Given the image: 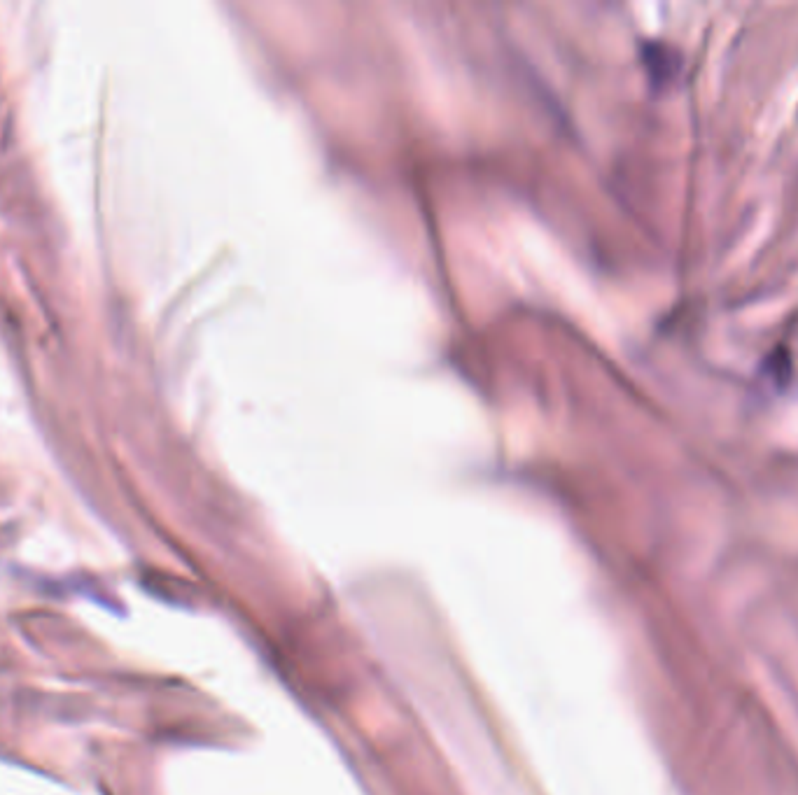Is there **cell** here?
I'll use <instances>...</instances> for the list:
<instances>
[{
	"instance_id": "1",
	"label": "cell",
	"mask_w": 798,
	"mask_h": 795,
	"mask_svg": "<svg viewBox=\"0 0 798 795\" xmlns=\"http://www.w3.org/2000/svg\"><path fill=\"white\" fill-rule=\"evenodd\" d=\"M644 61L649 63V73L654 77H672L675 73V66H672V59H670V49L665 45H656V42H651L644 49Z\"/></svg>"
}]
</instances>
